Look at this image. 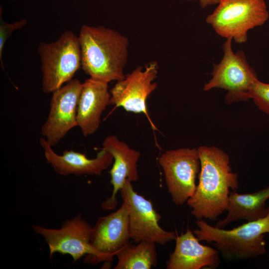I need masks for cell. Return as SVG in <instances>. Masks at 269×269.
I'll list each match as a JSON object with an SVG mask.
<instances>
[{
	"mask_svg": "<svg viewBox=\"0 0 269 269\" xmlns=\"http://www.w3.org/2000/svg\"><path fill=\"white\" fill-rule=\"evenodd\" d=\"M269 199V186L252 193L240 194L236 190L230 192L227 207V215L218 221L215 227L224 228L234 221L257 220L266 217L269 207L266 202Z\"/></svg>",
	"mask_w": 269,
	"mask_h": 269,
	"instance_id": "e0dca14e",
	"label": "cell"
},
{
	"mask_svg": "<svg viewBox=\"0 0 269 269\" xmlns=\"http://www.w3.org/2000/svg\"><path fill=\"white\" fill-rule=\"evenodd\" d=\"M157 73L158 66L155 62L148 63L144 69L140 67L136 68L124 79L118 81L110 90V105L122 107L128 112L143 113L153 129H156L148 115L146 100L157 87L153 81Z\"/></svg>",
	"mask_w": 269,
	"mask_h": 269,
	"instance_id": "8fae6325",
	"label": "cell"
},
{
	"mask_svg": "<svg viewBox=\"0 0 269 269\" xmlns=\"http://www.w3.org/2000/svg\"><path fill=\"white\" fill-rule=\"evenodd\" d=\"M231 38L223 44V56L214 66L212 78L203 88L209 91L220 88L227 91L225 100L227 104L249 100L248 93L253 84L258 80L255 70L249 64L242 50L234 52Z\"/></svg>",
	"mask_w": 269,
	"mask_h": 269,
	"instance_id": "52a82bcc",
	"label": "cell"
},
{
	"mask_svg": "<svg viewBox=\"0 0 269 269\" xmlns=\"http://www.w3.org/2000/svg\"><path fill=\"white\" fill-rule=\"evenodd\" d=\"M156 244L142 241L133 245L130 243L116 255L118 262L115 269H150L157 264Z\"/></svg>",
	"mask_w": 269,
	"mask_h": 269,
	"instance_id": "ac0fdd59",
	"label": "cell"
},
{
	"mask_svg": "<svg viewBox=\"0 0 269 269\" xmlns=\"http://www.w3.org/2000/svg\"><path fill=\"white\" fill-rule=\"evenodd\" d=\"M120 192L128 213L131 239L136 243L146 241L160 245L175 240L176 233L164 230L159 226L160 215L150 200L134 190L131 181L127 179Z\"/></svg>",
	"mask_w": 269,
	"mask_h": 269,
	"instance_id": "ba28073f",
	"label": "cell"
},
{
	"mask_svg": "<svg viewBox=\"0 0 269 269\" xmlns=\"http://www.w3.org/2000/svg\"><path fill=\"white\" fill-rule=\"evenodd\" d=\"M102 148L112 155L114 163L109 172L110 183L113 186L112 194L102 203L101 208L106 210H113L118 204L117 194L125 181L128 179L134 182L139 179L137 163L140 153L116 136L111 134L104 138Z\"/></svg>",
	"mask_w": 269,
	"mask_h": 269,
	"instance_id": "4fadbf2b",
	"label": "cell"
},
{
	"mask_svg": "<svg viewBox=\"0 0 269 269\" xmlns=\"http://www.w3.org/2000/svg\"><path fill=\"white\" fill-rule=\"evenodd\" d=\"M193 232L199 241L213 245L226 260H244L264 255L269 233V211L264 218L247 222L231 230L212 226L204 219L197 220Z\"/></svg>",
	"mask_w": 269,
	"mask_h": 269,
	"instance_id": "3957f363",
	"label": "cell"
},
{
	"mask_svg": "<svg viewBox=\"0 0 269 269\" xmlns=\"http://www.w3.org/2000/svg\"><path fill=\"white\" fill-rule=\"evenodd\" d=\"M249 99H252L258 108L269 115V84L257 80L251 87Z\"/></svg>",
	"mask_w": 269,
	"mask_h": 269,
	"instance_id": "d6986e66",
	"label": "cell"
},
{
	"mask_svg": "<svg viewBox=\"0 0 269 269\" xmlns=\"http://www.w3.org/2000/svg\"><path fill=\"white\" fill-rule=\"evenodd\" d=\"M269 18L265 0H221L206 22L218 35L243 43L250 30L264 25Z\"/></svg>",
	"mask_w": 269,
	"mask_h": 269,
	"instance_id": "277c9868",
	"label": "cell"
},
{
	"mask_svg": "<svg viewBox=\"0 0 269 269\" xmlns=\"http://www.w3.org/2000/svg\"><path fill=\"white\" fill-rule=\"evenodd\" d=\"M108 82L90 77L83 83L77 111V121L82 134H94L101 123L103 112L110 105Z\"/></svg>",
	"mask_w": 269,
	"mask_h": 269,
	"instance_id": "9a60e30c",
	"label": "cell"
},
{
	"mask_svg": "<svg viewBox=\"0 0 269 269\" xmlns=\"http://www.w3.org/2000/svg\"><path fill=\"white\" fill-rule=\"evenodd\" d=\"M78 37L85 73L108 83L125 78L129 45L126 36L104 26L83 25Z\"/></svg>",
	"mask_w": 269,
	"mask_h": 269,
	"instance_id": "7a4b0ae2",
	"label": "cell"
},
{
	"mask_svg": "<svg viewBox=\"0 0 269 269\" xmlns=\"http://www.w3.org/2000/svg\"><path fill=\"white\" fill-rule=\"evenodd\" d=\"M158 161L173 203L180 205L187 202L196 190V179L200 170L198 149L181 148L166 150Z\"/></svg>",
	"mask_w": 269,
	"mask_h": 269,
	"instance_id": "9c48e42d",
	"label": "cell"
},
{
	"mask_svg": "<svg viewBox=\"0 0 269 269\" xmlns=\"http://www.w3.org/2000/svg\"><path fill=\"white\" fill-rule=\"evenodd\" d=\"M200 160L199 182L187 201L197 220L214 221L227 212L230 189H239L238 176L232 172L229 155L215 146L198 148Z\"/></svg>",
	"mask_w": 269,
	"mask_h": 269,
	"instance_id": "6da1fadb",
	"label": "cell"
},
{
	"mask_svg": "<svg viewBox=\"0 0 269 269\" xmlns=\"http://www.w3.org/2000/svg\"><path fill=\"white\" fill-rule=\"evenodd\" d=\"M175 243L174 250L166 262L167 269H215L221 263L218 251L201 244L189 229L177 235Z\"/></svg>",
	"mask_w": 269,
	"mask_h": 269,
	"instance_id": "2e32d148",
	"label": "cell"
},
{
	"mask_svg": "<svg viewBox=\"0 0 269 269\" xmlns=\"http://www.w3.org/2000/svg\"><path fill=\"white\" fill-rule=\"evenodd\" d=\"M2 9H0V61L1 67L4 69L2 60L3 47L6 40L10 37L13 31L24 26L27 23L26 19H21L12 23L5 22L2 17Z\"/></svg>",
	"mask_w": 269,
	"mask_h": 269,
	"instance_id": "ffe728a7",
	"label": "cell"
},
{
	"mask_svg": "<svg viewBox=\"0 0 269 269\" xmlns=\"http://www.w3.org/2000/svg\"><path fill=\"white\" fill-rule=\"evenodd\" d=\"M198 1L200 6L202 8H205L209 6L218 4L221 0H188Z\"/></svg>",
	"mask_w": 269,
	"mask_h": 269,
	"instance_id": "44dd1931",
	"label": "cell"
},
{
	"mask_svg": "<svg viewBox=\"0 0 269 269\" xmlns=\"http://www.w3.org/2000/svg\"><path fill=\"white\" fill-rule=\"evenodd\" d=\"M82 85L78 79H72L52 93L49 113L41 129L42 137L52 147L78 126L77 106Z\"/></svg>",
	"mask_w": 269,
	"mask_h": 269,
	"instance_id": "30bf717a",
	"label": "cell"
},
{
	"mask_svg": "<svg viewBox=\"0 0 269 269\" xmlns=\"http://www.w3.org/2000/svg\"><path fill=\"white\" fill-rule=\"evenodd\" d=\"M38 53L41 63L42 90L45 93H52L72 79L81 66L79 37L70 30L64 31L54 42L40 43Z\"/></svg>",
	"mask_w": 269,
	"mask_h": 269,
	"instance_id": "5b68a950",
	"label": "cell"
},
{
	"mask_svg": "<svg viewBox=\"0 0 269 269\" xmlns=\"http://www.w3.org/2000/svg\"><path fill=\"white\" fill-rule=\"evenodd\" d=\"M39 143L47 163L60 175H100L113 161L112 155L103 148L95 158H89L85 154L73 150H65L62 154H58L43 137L40 138Z\"/></svg>",
	"mask_w": 269,
	"mask_h": 269,
	"instance_id": "7c38bea8",
	"label": "cell"
},
{
	"mask_svg": "<svg viewBox=\"0 0 269 269\" xmlns=\"http://www.w3.org/2000/svg\"><path fill=\"white\" fill-rule=\"evenodd\" d=\"M32 229L45 241L50 258L58 253L70 255L74 262L85 256V263L93 265L106 261L105 257L92 246L90 241L93 227L81 214L64 220L58 229L39 225H33Z\"/></svg>",
	"mask_w": 269,
	"mask_h": 269,
	"instance_id": "8992f818",
	"label": "cell"
},
{
	"mask_svg": "<svg viewBox=\"0 0 269 269\" xmlns=\"http://www.w3.org/2000/svg\"><path fill=\"white\" fill-rule=\"evenodd\" d=\"M130 239L128 213L123 202L117 211L98 219L93 227L90 242L106 261L111 262Z\"/></svg>",
	"mask_w": 269,
	"mask_h": 269,
	"instance_id": "5bb4252c",
	"label": "cell"
}]
</instances>
